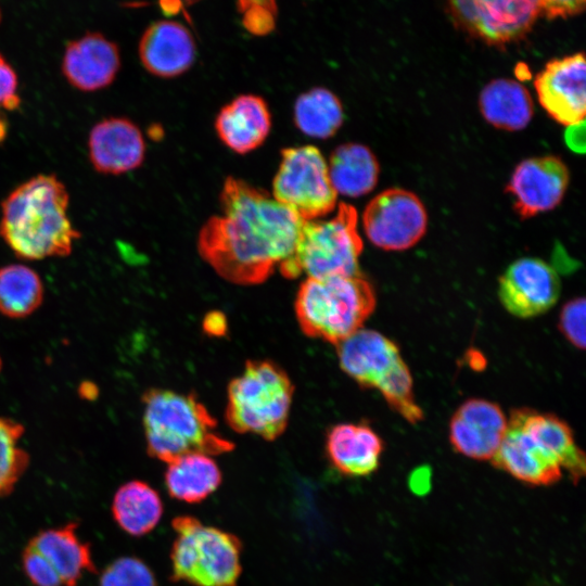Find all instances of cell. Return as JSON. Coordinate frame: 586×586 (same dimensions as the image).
Returning <instances> with one entry per match:
<instances>
[{"instance_id": "obj_1", "label": "cell", "mask_w": 586, "mask_h": 586, "mask_svg": "<svg viewBox=\"0 0 586 586\" xmlns=\"http://www.w3.org/2000/svg\"><path fill=\"white\" fill-rule=\"evenodd\" d=\"M220 207L222 214L199 232L200 255L229 282L266 281L292 253L303 220L266 191L234 177L224 182Z\"/></svg>"}, {"instance_id": "obj_2", "label": "cell", "mask_w": 586, "mask_h": 586, "mask_svg": "<svg viewBox=\"0 0 586 586\" xmlns=\"http://www.w3.org/2000/svg\"><path fill=\"white\" fill-rule=\"evenodd\" d=\"M68 204L67 189L55 175L31 177L2 201L0 237L23 259L67 256L80 238Z\"/></svg>"}, {"instance_id": "obj_3", "label": "cell", "mask_w": 586, "mask_h": 586, "mask_svg": "<svg viewBox=\"0 0 586 586\" xmlns=\"http://www.w3.org/2000/svg\"><path fill=\"white\" fill-rule=\"evenodd\" d=\"M149 455L170 462L183 455L228 453L233 444L217 431V421L194 394L149 388L142 396Z\"/></svg>"}, {"instance_id": "obj_4", "label": "cell", "mask_w": 586, "mask_h": 586, "mask_svg": "<svg viewBox=\"0 0 586 586\" xmlns=\"http://www.w3.org/2000/svg\"><path fill=\"white\" fill-rule=\"evenodd\" d=\"M294 307L306 335L336 345L361 329L375 307V294L360 275L307 278Z\"/></svg>"}, {"instance_id": "obj_5", "label": "cell", "mask_w": 586, "mask_h": 586, "mask_svg": "<svg viewBox=\"0 0 586 586\" xmlns=\"http://www.w3.org/2000/svg\"><path fill=\"white\" fill-rule=\"evenodd\" d=\"M293 393L292 381L277 364L249 360L229 383L226 421L238 433L273 441L288 425Z\"/></svg>"}, {"instance_id": "obj_6", "label": "cell", "mask_w": 586, "mask_h": 586, "mask_svg": "<svg viewBox=\"0 0 586 586\" xmlns=\"http://www.w3.org/2000/svg\"><path fill=\"white\" fill-rule=\"evenodd\" d=\"M336 352L342 370L360 386L378 390L408 422L422 420L423 411L413 395L412 375L392 340L361 328L336 344Z\"/></svg>"}, {"instance_id": "obj_7", "label": "cell", "mask_w": 586, "mask_h": 586, "mask_svg": "<svg viewBox=\"0 0 586 586\" xmlns=\"http://www.w3.org/2000/svg\"><path fill=\"white\" fill-rule=\"evenodd\" d=\"M357 211L340 203L333 217L303 220L294 249L278 267L281 275L294 279L356 276L364 249L357 230Z\"/></svg>"}, {"instance_id": "obj_8", "label": "cell", "mask_w": 586, "mask_h": 586, "mask_svg": "<svg viewBox=\"0 0 586 586\" xmlns=\"http://www.w3.org/2000/svg\"><path fill=\"white\" fill-rule=\"evenodd\" d=\"M173 527L177 534L170 553L174 579L192 586H237L241 543L234 535L192 517H177Z\"/></svg>"}, {"instance_id": "obj_9", "label": "cell", "mask_w": 586, "mask_h": 586, "mask_svg": "<svg viewBox=\"0 0 586 586\" xmlns=\"http://www.w3.org/2000/svg\"><path fill=\"white\" fill-rule=\"evenodd\" d=\"M272 196L302 220H314L331 213L337 202L328 164L314 145L286 148L272 180Z\"/></svg>"}, {"instance_id": "obj_10", "label": "cell", "mask_w": 586, "mask_h": 586, "mask_svg": "<svg viewBox=\"0 0 586 586\" xmlns=\"http://www.w3.org/2000/svg\"><path fill=\"white\" fill-rule=\"evenodd\" d=\"M362 226L369 241L385 251H404L424 235L428 215L421 200L400 188L380 192L366 206Z\"/></svg>"}, {"instance_id": "obj_11", "label": "cell", "mask_w": 586, "mask_h": 586, "mask_svg": "<svg viewBox=\"0 0 586 586\" xmlns=\"http://www.w3.org/2000/svg\"><path fill=\"white\" fill-rule=\"evenodd\" d=\"M459 27L492 46L522 39L542 14L540 0H447Z\"/></svg>"}, {"instance_id": "obj_12", "label": "cell", "mask_w": 586, "mask_h": 586, "mask_svg": "<svg viewBox=\"0 0 586 586\" xmlns=\"http://www.w3.org/2000/svg\"><path fill=\"white\" fill-rule=\"evenodd\" d=\"M561 283L557 271L545 260L522 257L499 278L498 296L513 316L532 318L548 311L558 301Z\"/></svg>"}, {"instance_id": "obj_13", "label": "cell", "mask_w": 586, "mask_h": 586, "mask_svg": "<svg viewBox=\"0 0 586 586\" xmlns=\"http://www.w3.org/2000/svg\"><path fill=\"white\" fill-rule=\"evenodd\" d=\"M585 59L582 52L549 61L534 80L538 101L557 123L573 127L585 119Z\"/></svg>"}, {"instance_id": "obj_14", "label": "cell", "mask_w": 586, "mask_h": 586, "mask_svg": "<svg viewBox=\"0 0 586 586\" xmlns=\"http://www.w3.org/2000/svg\"><path fill=\"white\" fill-rule=\"evenodd\" d=\"M570 173L563 161L553 155L531 157L514 168L506 191L513 207L527 219L558 206L568 189Z\"/></svg>"}, {"instance_id": "obj_15", "label": "cell", "mask_w": 586, "mask_h": 586, "mask_svg": "<svg viewBox=\"0 0 586 586\" xmlns=\"http://www.w3.org/2000/svg\"><path fill=\"white\" fill-rule=\"evenodd\" d=\"M508 419L489 400L470 398L458 407L449 422V442L454 449L476 460L493 459L507 430Z\"/></svg>"}, {"instance_id": "obj_16", "label": "cell", "mask_w": 586, "mask_h": 586, "mask_svg": "<svg viewBox=\"0 0 586 586\" xmlns=\"http://www.w3.org/2000/svg\"><path fill=\"white\" fill-rule=\"evenodd\" d=\"M88 151L91 165L98 173L120 175L141 166L145 142L133 122L113 116L93 125L88 138Z\"/></svg>"}, {"instance_id": "obj_17", "label": "cell", "mask_w": 586, "mask_h": 586, "mask_svg": "<svg viewBox=\"0 0 586 586\" xmlns=\"http://www.w3.org/2000/svg\"><path fill=\"white\" fill-rule=\"evenodd\" d=\"M120 67L118 47L99 33H88L71 41L62 60L66 80L85 92L110 86Z\"/></svg>"}, {"instance_id": "obj_18", "label": "cell", "mask_w": 586, "mask_h": 586, "mask_svg": "<svg viewBox=\"0 0 586 586\" xmlns=\"http://www.w3.org/2000/svg\"><path fill=\"white\" fill-rule=\"evenodd\" d=\"M139 58L152 75L173 78L186 73L195 62L196 46L189 29L175 21H157L143 33Z\"/></svg>"}, {"instance_id": "obj_19", "label": "cell", "mask_w": 586, "mask_h": 586, "mask_svg": "<svg viewBox=\"0 0 586 586\" xmlns=\"http://www.w3.org/2000/svg\"><path fill=\"white\" fill-rule=\"evenodd\" d=\"M492 460L497 468L517 480L535 486L553 484L563 473L561 467L534 443L512 413Z\"/></svg>"}, {"instance_id": "obj_20", "label": "cell", "mask_w": 586, "mask_h": 586, "mask_svg": "<svg viewBox=\"0 0 586 586\" xmlns=\"http://www.w3.org/2000/svg\"><path fill=\"white\" fill-rule=\"evenodd\" d=\"M271 114L266 101L255 94H241L226 104L216 116L215 129L230 150L245 154L267 139Z\"/></svg>"}, {"instance_id": "obj_21", "label": "cell", "mask_w": 586, "mask_h": 586, "mask_svg": "<svg viewBox=\"0 0 586 586\" xmlns=\"http://www.w3.org/2000/svg\"><path fill=\"white\" fill-rule=\"evenodd\" d=\"M326 449L331 463L341 473L365 476L378 469L383 442L367 423H339L328 431Z\"/></svg>"}, {"instance_id": "obj_22", "label": "cell", "mask_w": 586, "mask_h": 586, "mask_svg": "<svg viewBox=\"0 0 586 586\" xmlns=\"http://www.w3.org/2000/svg\"><path fill=\"white\" fill-rule=\"evenodd\" d=\"M527 435L551 459L578 482L585 474V454L577 446L569 424L552 413L538 412L528 408L511 412Z\"/></svg>"}, {"instance_id": "obj_23", "label": "cell", "mask_w": 586, "mask_h": 586, "mask_svg": "<svg viewBox=\"0 0 586 586\" xmlns=\"http://www.w3.org/2000/svg\"><path fill=\"white\" fill-rule=\"evenodd\" d=\"M72 522L41 531L29 540L58 573L63 586H76L85 572H95L90 546L77 533Z\"/></svg>"}, {"instance_id": "obj_24", "label": "cell", "mask_w": 586, "mask_h": 586, "mask_svg": "<svg viewBox=\"0 0 586 586\" xmlns=\"http://www.w3.org/2000/svg\"><path fill=\"white\" fill-rule=\"evenodd\" d=\"M479 106L487 123L509 131L525 128L534 113L527 89L519 81L507 78L489 81L480 93Z\"/></svg>"}, {"instance_id": "obj_25", "label": "cell", "mask_w": 586, "mask_h": 586, "mask_svg": "<svg viewBox=\"0 0 586 586\" xmlns=\"http://www.w3.org/2000/svg\"><path fill=\"white\" fill-rule=\"evenodd\" d=\"M327 164L330 181L337 194L362 196L378 183L379 162L364 144L348 142L339 145Z\"/></svg>"}, {"instance_id": "obj_26", "label": "cell", "mask_w": 586, "mask_h": 586, "mask_svg": "<svg viewBox=\"0 0 586 586\" xmlns=\"http://www.w3.org/2000/svg\"><path fill=\"white\" fill-rule=\"evenodd\" d=\"M221 483V472L209 456L201 453L183 455L168 462L165 484L169 495L186 502H199L214 493Z\"/></svg>"}, {"instance_id": "obj_27", "label": "cell", "mask_w": 586, "mask_h": 586, "mask_svg": "<svg viewBox=\"0 0 586 586\" xmlns=\"http://www.w3.org/2000/svg\"><path fill=\"white\" fill-rule=\"evenodd\" d=\"M112 513L116 523L132 536L150 533L160 522L163 504L157 492L142 481L123 484L115 493Z\"/></svg>"}, {"instance_id": "obj_28", "label": "cell", "mask_w": 586, "mask_h": 586, "mask_svg": "<svg viewBox=\"0 0 586 586\" xmlns=\"http://www.w3.org/2000/svg\"><path fill=\"white\" fill-rule=\"evenodd\" d=\"M293 118L304 135L327 139L341 128L344 112L340 99L332 91L316 87L297 97Z\"/></svg>"}, {"instance_id": "obj_29", "label": "cell", "mask_w": 586, "mask_h": 586, "mask_svg": "<svg viewBox=\"0 0 586 586\" xmlns=\"http://www.w3.org/2000/svg\"><path fill=\"white\" fill-rule=\"evenodd\" d=\"M43 284L30 267L11 264L0 268V313L10 318L31 315L43 301Z\"/></svg>"}, {"instance_id": "obj_30", "label": "cell", "mask_w": 586, "mask_h": 586, "mask_svg": "<svg viewBox=\"0 0 586 586\" xmlns=\"http://www.w3.org/2000/svg\"><path fill=\"white\" fill-rule=\"evenodd\" d=\"M20 422L0 416V496L10 494L29 463V456L20 445L24 434Z\"/></svg>"}, {"instance_id": "obj_31", "label": "cell", "mask_w": 586, "mask_h": 586, "mask_svg": "<svg viewBox=\"0 0 586 586\" xmlns=\"http://www.w3.org/2000/svg\"><path fill=\"white\" fill-rule=\"evenodd\" d=\"M100 586H156V582L152 571L140 559L123 557L104 569Z\"/></svg>"}, {"instance_id": "obj_32", "label": "cell", "mask_w": 586, "mask_h": 586, "mask_svg": "<svg viewBox=\"0 0 586 586\" xmlns=\"http://www.w3.org/2000/svg\"><path fill=\"white\" fill-rule=\"evenodd\" d=\"M585 298L566 302L559 315V330L573 346L585 348Z\"/></svg>"}, {"instance_id": "obj_33", "label": "cell", "mask_w": 586, "mask_h": 586, "mask_svg": "<svg viewBox=\"0 0 586 586\" xmlns=\"http://www.w3.org/2000/svg\"><path fill=\"white\" fill-rule=\"evenodd\" d=\"M23 569L29 581L36 586H63L58 573L43 556L27 544L22 555Z\"/></svg>"}, {"instance_id": "obj_34", "label": "cell", "mask_w": 586, "mask_h": 586, "mask_svg": "<svg viewBox=\"0 0 586 586\" xmlns=\"http://www.w3.org/2000/svg\"><path fill=\"white\" fill-rule=\"evenodd\" d=\"M17 76L10 63L0 54V105L7 110L18 109Z\"/></svg>"}, {"instance_id": "obj_35", "label": "cell", "mask_w": 586, "mask_h": 586, "mask_svg": "<svg viewBox=\"0 0 586 586\" xmlns=\"http://www.w3.org/2000/svg\"><path fill=\"white\" fill-rule=\"evenodd\" d=\"M542 14L548 18H566L583 12L585 0H540Z\"/></svg>"}, {"instance_id": "obj_36", "label": "cell", "mask_w": 586, "mask_h": 586, "mask_svg": "<svg viewBox=\"0 0 586 586\" xmlns=\"http://www.w3.org/2000/svg\"><path fill=\"white\" fill-rule=\"evenodd\" d=\"M227 328L226 319L220 313H211L205 317L204 330L213 335H221Z\"/></svg>"}, {"instance_id": "obj_37", "label": "cell", "mask_w": 586, "mask_h": 586, "mask_svg": "<svg viewBox=\"0 0 586 586\" xmlns=\"http://www.w3.org/2000/svg\"><path fill=\"white\" fill-rule=\"evenodd\" d=\"M4 122L0 119V141L4 138Z\"/></svg>"}, {"instance_id": "obj_38", "label": "cell", "mask_w": 586, "mask_h": 586, "mask_svg": "<svg viewBox=\"0 0 586 586\" xmlns=\"http://www.w3.org/2000/svg\"><path fill=\"white\" fill-rule=\"evenodd\" d=\"M1 368H2V360H1V357H0V370H1Z\"/></svg>"}]
</instances>
